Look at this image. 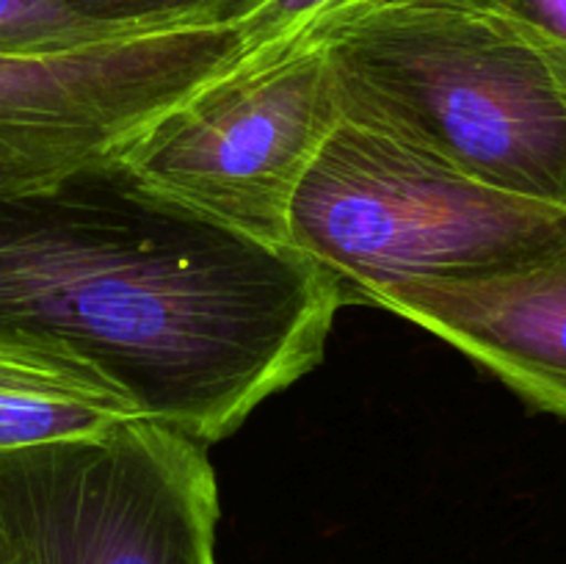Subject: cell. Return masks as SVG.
I'll list each match as a JSON object with an SVG mask.
<instances>
[{
	"label": "cell",
	"instance_id": "1",
	"mask_svg": "<svg viewBox=\"0 0 566 564\" xmlns=\"http://www.w3.org/2000/svg\"><path fill=\"white\" fill-rule=\"evenodd\" d=\"M343 304L302 252L166 208L114 166L0 197V330L66 343L205 446L324 359Z\"/></svg>",
	"mask_w": 566,
	"mask_h": 564
},
{
	"label": "cell",
	"instance_id": "2",
	"mask_svg": "<svg viewBox=\"0 0 566 564\" xmlns=\"http://www.w3.org/2000/svg\"><path fill=\"white\" fill-rule=\"evenodd\" d=\"M343 122L566 208V83L501 22L434 0L324 20Z\"/></svg>",
	"mask_w": 566,
	"mask_h": 564
},
{
	"label": "cell",
	"instance_id": "3",
	"mask_svg": "<svg viewBox=\"0 0 566 564\" xmlns=\"http://www.w3.org/2000/svg\"><path fill=\"white\" fill-rule=\"evenodd\" d=\"M287 243L357 302L370 288L479 280L562 258L566 208L340 122L293 199Z\"/></svg>",
	"mask_w": 566,
	"mask_h": 564
},
{
	"label": "cell",
	"instance_id": "4",
	"mask_svg": "<svg viewBox=\"0 0 566 564\" xmlns=\"http://www.w3.org/2000/svg\"><path fill=\"white\" fill-rule=\"evenodd\" d=\"M343 122L324 44L241 59L166 108L119 153L136 191L202 224L287 249L310 166Z\"/></svg>",
	"mask_w": 566,
	"mask_h": 564
},
{
	"label": "cell",
	"instance_id": "5",
	"mask_svg": "<svg viewBox=\"0 0 566 564\" xmlns=\"http://www.w3.org/2000/svg\"><path fill=\"white\" fill-rule=\"evenodd\" d=\"M205 442L153 418L0 451V564H219Z\"/></svg>",
	"mask_w": 566,
	"mask_h": 564
},
{
	"label": "cell",
	"instance_id": "6",
	"mask_svg": "<svg viewBox=\"0 0 566 564\" xmlns=\"http://www.w3.org/2000/svg\"><path fill=\"white\" fill-rule=\"evenodd\" d=\"M241 55L235 22L133 33L66 53H0V197L108 169L149 122Z\"/></svg>",
	"mask_w": 566,
	"mask_h": 564
},
{
	"label": "cell",
	"instance_id": "7",
	"mask_svg": "<svg viewBox=\"0 0 566 564\" xmlns=\"http://www.w3.org/2000/svg\"><path fill=\"white\" fill-rule=\"evenodd\" d=\"M354 304L412 321L566 420V254L479 280L370 288Z\"/></svg>",
	"mask_w": 566,
	"mask_h": 564
},
{
	"label": "cell",
	"instance_id": "8",
	"mask_svg": "<svg viewBox=\"0 0 566 564\" xmlns=\"http://www.w3.org/2000/svg\"><path fill=\"white\" fill-rule=\"evenodd\" d=\"M144 418L130 393L55 337L0 330V451Z\"/></svg>",
	"mask_w": 566,
	"mask_h": 564
},
{
	"label": "cell",
	"instance_id": "9",
	"mask_svg": "<svg viewBox=\"0 0 566 564\" xmlns=\"http://www.w3.org/2000/svg\"><path fill=\"white\" fill-rule=\"evenodd\" d=\"M133 33L147 31L88 17L72 0H0V53H66Z\"/></svg>",
	"mask_w": 566,
	"mask_h": 564
},
{
	"label": "cell",
	"instance_id": "10",
	"mask_svg": "<svg viewBox=\"0 0 566 564\" xmlns=\"http://www.w3.org/2000/svg\"><path fill=\"white\" fill-rule=\"evenodd\" d=\"M501 22L539 50L566 83V0H446Z\"/></svg>",
	"mask_w": 566,
	"mask_h": 564
}]
</instances>
